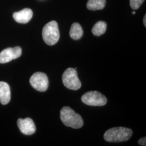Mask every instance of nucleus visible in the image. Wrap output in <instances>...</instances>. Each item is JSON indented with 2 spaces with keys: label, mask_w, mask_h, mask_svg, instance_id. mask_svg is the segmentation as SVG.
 I'll return each instance as SVG.
<instances>
[{
  "label": "nucleus",
  "mask_w": 146,
  "mask_h": 146,
  "mask_svg": "<svg viewBox=\"0 0 146 146\" xmlns=\"http://www.w3.org/2000/svg\"><path fill=\"white\" fill-rule=\"evenodd\" d=\"M60 118L64 125L74 129L80 128L84 125L82 117L69 107H64L61 109Z\"/></svg>",
  "instance_id": "1"
},
{
  "label": "nucleus",
  "mask_w": 146,
  "mask_h": 146,
  "mask_svg": "<svg viewBox=\"0 0 146 146\" xmlns=\"http://www.w3.org/2000/svg\"><path fill=\"white\" fill-rule=\"evenodd\" d=\"M132 134L133 131L129 128L122 127H114L105 132L104 139L110 142H125L129 140Z\"/></svg>",
  "instance_id": "2"
},
{
  "label": "nucleus",
  "mask_w": 146,
  "mask_h": 146,
  "mask_svg": "<svg viewBox=\"0 0 146 146\" xmlns=\"http://www.w3.org/2000/svg\"><path fill=\"white\" fill-rule=\"evenodd\" d=\"M60 36L58 24L56 21H50L43 27L42 37L48 45L53 46L58 41Z\"/></svg>",
  "instance_id": "3"
},
{
  "label": "nucleus",
  "mask_w": 146,
  "mask_h": 146,
  "mask_svg": "<svg viewBox=\"0 0 146 146\" xmlns=\"http://www.w3.org/2000/svg\"><path fill=\"white\" fill-rule=\"evenodd\" d=\"M62 81L64 86L72 90H78L81 87L76 70L72 68L67 69L63 74Z\"/></svg>",
  "instance_id": "4"
},
{
  "label": "nucleus",
  "mask_w": 146,
  "mask_h": 146,
  "mask_svg": "<svg viewBox=\"0 0 146 146\" xmlns=\"http://www.w3.org/2000/svg\"><path fill=\"white\" fill-rule=\"evenodd\" d=\"M81 100L84 104L92 106H103L107 102L105 96L97 91L87 92L82 96Z\"/></svg>",
  "instance_id": "5"
},
{
  "label": "nucleus",
  "mask_w": 146,
  "mask_h": 146,
  "mask_svg": "<svg viewBox=\"0 0 146 146\" xmlns=\"http://www.w3.org/2000/svg\"><path fill=\"white\" fill-rule=\"evenodd\" d=\"M30 84L37 91L45 92L48 88L49 81L47 75L44 73L36 72L31 76Z\"/></svg>",
  "instance_id": "6"
},
{
  "label": "nucleus",
  "mask_w": 146,
  "mask_h": 146,
  "mask_svg": "<svg viewBox=\"0 0 146 146\" xmlns=\"http://www.w3.org/2000/svg\"><path fill=\"white\" fill-rule=\"evenodd\" d=\"M21 47H15L5 49L0 52V63L9 62L11 60L21 56Z\"/></svg>",
  "instance_id": "7"
},
{
  "label": "nucleus",
  "mask_w": 146,
  "mask_h": 146,
  "mask_svg": "<svg viewBox=\"0 0 146 146\" xmlns=\"http://www.w3.org/2000/svg\"><path fill=\"white\" fill-rule=\"evenodd\" d=\"M17 125L21 133L25 135H31L36 131L35 123L31 118L19 119L17 121Z\"/></svg>",
  "instance_id": "8"
},
{
  "label": "nucleus",
  "mask_w": 146,
  "mask_h": 146,
  "mask_svg": "<svg viewBox=\"0 0 146 146\" xmlns=\"http://www.w3.org/2000/svg\"><path fill=\"white\" fill-rule=\"evenodd\" d=\"M33 13L29 8H25L23 10L15 12L13 14V17L17 22L20 23H27L31 21Z\"/></svg>",
  "instance_id": "9"
},
{
  "label": "nucleus",
  "mask_w": 146,
  "mask_h": 146,
  "mask_svg": "<svg viewBox=\"0 0 146 146\" xmlns=\"http://www.w3.org/2000/svg\"><path fill=\"white\" fill-rule=\"evenodd\" d=\"M11 99L9 86L5 82L0 81V102L2 104H8Z\"/></svg>",
  "instance_id": "10"
},
{
  "label": "nucleus",
  "mask_w": 146,
  "mask_h": 146,
  "mask_svg": "<svg viewBox=\"0 0 146 146\" xmlns=\"http://www.w3.org/2000/svg\"><path fill=\"white\" fill-rule=\"evenodd\" d=\"M84 34L82 27L78 23H74L70 28L69 35L70 37L75 40L80 39Z\"/></svg>",
  "instance_id": "11"
},
{
  "label": "nucleus",
  "mask_w": 146,
  "mask_h": 146,
  "mask_svg": "<svg viewBox=\"0 0 146 146\" xmlns=\"http://www.w3.org/2000/svg\"><path fill=\"white\" fill-rule=\"evenodd\" d=\"M106 5V0H88L87 8L90 11H97L104 9Z\"/></svg>",
  "instance_id": "12"
},
{
  "label": "nucleus",
  "mask_w": 146,
  "mask_h": 146,
  "mask_svg": "<svg viewBox=\"0 0 146 146\" xmlns=\"http://www.w3.org/2000/svg\"><path fill=\"white\" fill-rule=\"evenodd\" d=\"M107 29V23L104 21L98 22L92 28V33L95 36H99L105 33Z\"/></svg>",
  "instance_id": "13"
},
{
  "label": "nucleus",
  "mask_w": 146,
  "mask_h": 146,
  "mask_svg": "<svg viewBox=\"0 0 146 146\" xmlns=\"http://www.w3.org/2000/svg\"><path fill=\"white\" fill-rule=\"evenodd\" d=\"M145 0H130V5L131 8L134 10L140 8Z\"/></svg>",
  "instance_id": "14"
},
{
  "label": "nucleus",
  "mask_w": 146,
  "mask_h": 146,
  "mask_svg": "<svg viewBox=\"0 0 146 146\" xmlns=\"http://www.w3.org/2000/svg\"><path fill=\"white\" fill-rule=\"evenodd\" d=\"M138 143L141 146H146V137H142L140 139L139 141H138Z\"/></svg>",
  "instance_id": "15"
},
{
  "label": "nucleus",
  "mask_w": 146,
  "mask_h": 146,
  "mask_svg": "<svg viewBox=\"0 0 146 146\" xmlns=\"http://www.w3.org/2000/svg\"><path fill=\"white\" fill-rule=\"evenodd\" d=\"M146 15L144 16L143 17V24L145 25V26L146 27Z\"/></svg>",
  "instance_id": "16"
},
{
  "label": "nucleus",
  "mask_w": 146,
  "mask_h": 146,
  "mask_svg": "<svg viewBox=\"0 0 146 146\" xmlns=\"http://www.w3.org/2000/svg\"><path fill=\"white\" fill-rule=\"evenodd\" d=\"M133 14H135V11H133Z\"/></svg>",
  "instance_id": "17"
}]
</instances>
